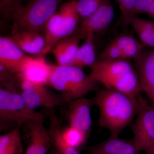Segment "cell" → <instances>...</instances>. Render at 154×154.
<instances>
[{
	"label": "cell",
	"mask_w": 154,
	"mask_h": 154,
	"mask_svg": "<svg viewBox=\"0 0 154 154\" xmlns=\"http://www.w3.org/2000/svg\"><path fill=\"white\" fill-rule=\"evenodd\" d=\"M94 98L99 108V124L110 131L111 136L118 137L131 123L139 110L137 97L104 88L96 92Z\"/></svg>",
	"instance_id": "cell-1"
},
{
	"label": "cell",
	"mask_w": 154,
	"mask_h": 154,
	"mask_svg": "<svg viewBox=\"0 0 154 154\" xmlns=\"http://www.w3.org/2000/svg\"><path fill=\"white\" fill-rule=\"evenodd\" d=\"M99 84L87 75L83 69L69 66H55L49 85L69 102L100 90Z\"/></svg>",
	"instance_id": "cell-2"
},
{
	"label": "cell",
	"mask_w": 154,
	"mask_h": 154,
	"mask_svg": "<svg viewBox=\"0 0 154 154\" xmlns=\"http://www.w3.org/2000/svg\"><path fill=\"white\" fill-rule=\"evenodd\" d=\"M80 16L77 2L72 0L61 6L45 26V46L40 56H45L62 39L71 36L76 30Z\"/></svg>",
	"instance_id": "cell-3"
},
{
	"label": "cell",
	"mask_w": 154,
	"mask_h": 154,
	"mask_svg": "<svg viewBox=\"0 0 154 154\" xmlns=\"http://www.w3.org/2000/svg\"><path fill=\"white\" fill-rule=\"evenodd\" d=\"M27 105L18 91L0 88V129L12 125L22 126L38 115Z\"/></svg>",
	"instance_id": "cell-4"
},
{
	"label": "cell",
	"mask_w": 154,
	"mask_h": 154,
	"mask_svg": "<svg viewBox=\"0 0 154 154\" xmlns=\"http://www.w3.org/2000/svg\"><path fill=\"white\" fill-rule=\"evenodd\" d=\"M15 82L18 92L33 110L41 107L55 109L57 107L66 106L69 102L60 93L50 91L45 86L25 79L19 74L15 75Z\"/></svg>",
	"instance_id": "cell-5"
},
{
	"label": "cell",
	"mask_w": 154,
	"mask_h": 154,
	"mask_svg": "<svg viewBox=\"0 0 154 154\" xmlns=\"http://www.w3.org/2000/svg\"><path fill=\"white\" fill-rule=\"evenodd\" d=\"M64 0H29L22 14L14 21L13 27L39 32Z\"/></svg>",
	"instance_id": "cell-6"
},
{
	"label": "cell",
	"mask_w": 154,
	"mask_h": 154,
	"mask_svg": "<svg viewBox=\"0 0 154 154\" xmlns=\"http://www.w3.org/2000/svg\"><path fill=\"white\" fill-rule=\"evenodd\" d=\"M139 110L132 127L133 140L140 151L154 152V107L139 96Z\"/></svg>",
	"instance_id": "cell-7"
},
{
	"label": "cell",
	"mask_w": 154,
	"mask_h": 154,
	"mask_svg": "<svg viewBox=\"0 0 154 154\" xmlns=\"http://www.w3.org/2000/svg\"><path fill=\"white\" fill-rule=\"evenodd\" d=\"M66 105L65 117L69 125L82 131L89 136L93 127L91 110L96 105L95 99L82 97L70 101Z\"/></svg>",
	"instance_id": "cell-8"
},
{
	"label": "cell",
	"mask_w": 154,
	"mask_h": 154,
	"mask_svg": "<svg viewBox=\"0 0 154 154\" xmlns=\"http://www.w3.org/2000/svg\"><path fill=\"white\" fill-rule=\"evenodd\" d=\"M45 115L38 112L33 119L24 125L27 127L29 141L25 154H47L50 147L48 129L44 124Z\"/></svg>",
	"instance_id": "cell-9"
},
{
	"label": "cell",
	"mask_w": 154,
	"mask_h": 154,
	"mask_svg": "<svg viewBox=\"0 0 154 154\" xmlns=\"http://www.w3.org/2000/svg\"><path fill=\"white\" fill-rule=\"evenodd\" d=\"M114 9L110 0H106L93 14L82 21L81 27L76 33L85 38L89 32L99 33L106 29L113 21Z\"/></svg>",
	"instance_id": "cell-10"
},
{
	"label": "cell",
	"mask_w": 154,
	"mask_h": 154,
	"mask_svg": "<svg viewBox=\"0 0 154 154\" xmlns=\"http://www.w3.org/2000/svg\"><path fill=\"white\" fill-rule=\"evenodd\" d=\"M32 57L25 54L9 36H1L0 64L14 74L20 73Z\"/></svg>",
	"instance_id": "cell-11"
},
{
	"label": "cell",
	"mask_w": 154,
	"mask_h": 154,
	"mask_svg": "<svg viewBox=\"0 0 154 154\" xmlns=\"http://www.w3.org/2000/svg\"><path fill=\"white\" fill-rule=\"evenodd\" d=\"M55 66L48 63L45 56L32 57L24 66L19 75L32 82L49 85L50 81Z\"/></svg>",
	"instance_id": "cell-12"
},
{
	"label": "cell",
	"mask_w": 154,
	"mask_h": 154,
	"mask_svg": "<svg viewBox=\"0 0 154 154\" xmlns=\"http://www.w3.org/2000/svg\"><path fill=\"white\" fill-rule=\"evenodd\" d=\"M10 38L24 52L33 55H40L45 46L44 37L39 32L12 28V35Z\"/></svg>",
	"instance_id": "cell-13"
},
{
	"label": "cell",
	"mask_w": 154,
	"mask_h": 154,
	"mask_svg": "<svg viewBox=\"0 0 154 154\" xmlns=\"http://www.w3.org/2000/svg\"><path fill=\"white\" fill-rule=\"evenodd\" d=\"M44 113L49 119L50 140L55 154H80L79 150L70 146L63 137L60 121L54 109H45Z\"/></svg>",
	"instance_id": "cell-14"
},
{
	"label": "cell",
	"mask_w": 154,
	"mask_h": 154,
	"mask_svg": "<svg viewBox=\"0 0 154 154\" xmlns=\"http://www.w3.org/2000/svg\"><path fill=\"white\" fill-rule=\"evenodd\" d=\"M81 36L75 33L62 39L56 45L51 51L59 66H69L79 49Z\"/></svg>",
	"instance_id": "cell-15"
},
{
	"label": "cell",
	"mask_w": 154,
	"mask_h": 154,
	"mask_svg": "<svg viewBox=\"0 0 154 154\" xmlns=\"http://www.w3.org/2000/svg\"><path fill=\"white\" fill-rule=\"evenodd\" d=\"M142 91L154 87V49L143 52L134 60Z\"/></svg>",
	"instance_id": "cell-16"
},
{
	"label": "cell",
	"mask_w": 154,
	"mask_h": 154,
	"mask_svg": "<svg viewBox=\"0 0 154 154\" xmlns=\"http://www.w3.org/2000/svg\"><path fill=\"white\" fill-rule=\"evenodd\" d=\"M94 34L92 32L88 33L85 42L79 47L76 54L69 66L82 69L85 67H91L96 62L97 58L94 44Z\"/></svg>",
	"instance_id": "cell-17"
},
{
	"label": "cell",
	"mask_w": 154,
	"mask_h": 154,
	"mask_svg": "<svg viewBox=\"0 0 154 154\" xmlns=\"http://www.w3.org/2000/svg\"><path fill=\"white\" fill-rule=\"evenodd\" d=\"M129 25L136 33L143 47H154V22L135 17Z\"/></svg>",
	"instance_id": "cell-18"
},
{
	"label": "cell",
	"mask_w": 154,
	"mask_h": 154,
	"mask_svg": "<svg viewBox=\"0 0 154 154\" xmlns=\"http://www.w3.org/2000/svg\"><path fill=\"white\" fill-rule=\"evenodd\" d=\"M21 126L17 125L11 131L0 137V154H22L23 147Z\"/></svg>",
	"instance_id": "cell-19"
},
{
	"label": "cell",
	"mask_w": 154,
	"mask_h": 154,
	"mask_svg": "<svg viewBox=\"0 0 154 154\" xmlns=\"http://www.w3.org/2000/svg\"><path fill=\"white\" fill-rule=\"evenodd\" d=\"M113 40L121 50L125 59L135 60L143 51L144 47L140 41L130 33L121 34Z\"/></svg>",
	"instance_id": "cell-20"
},
{
	"label": "cell",
	"mask_w": 154,
	"mask_h": 154,
	"mask_svg": "<svg viewBox=\"0 0 154 154\" xmlns=\"http://www.w3.org/2000/svg\"><path fill=\"white\" fill-rule=\"evenodd\" d=\"M127 141L119 137L110 136L100 143L88 147L86 149L91 154H119Z\"/></svg>",
	"instance_id": "cell-21"
},
{
	"label": "cell",
	"mask_w": 154,
	"mask_h": 154,
	"mask_svg": "<svg viewBox=\"0 0 154 154\" xmlns=\"http://www.w3.org/2000/svg\"><path fill=\"white\" fill-rule=\"evenodd\" d=\"M25 7L22 0H0L1 17L14 21L22 14Z\"/></svg>",
	"instance_id": "cell-22"
},
{
	"label": "cell",
	"mask_w": 154,
	"mask_h": 154,
	"mask_svg": "<svg viewBox=\"0 0 154 154\" xmlns=\"http://www.w3.org/2000/svg\"><path fill=\"white\" fill-rule=\"evenodd\" d=\"M62 134L67 143L78 150L85 145L89 137L82 131L69 125L62 129Z\"/></svg>",
	"instance_id": "cell-23"
},
{
	"label": "cell",
	"mask_w": 154,
	"mask_h": 154,
	"mask_svg": "<svg viewBox=\"0 0 154 154\" xmlns=\"http://www.w3.org/2000/svg\"><path fill=\"white\" fill-rule=\"evenodd\" d=\"M106 0H79L77 8L82 20L88 18L99 8Z\"/></svg>",
	"instance_id": "cell-24"
},
{
	"label": "cell",
	"mask_w": 154,
	"mask_h": 154,
	"mask_svg": "<svg viewBox=\"0 0 154 154\" xmlns=\"http://www.w3.org/2000/svg\"><path fill=\"white\" fill-rule=\"evenodd\" d=\"M121 13V19L124 25H129L130 21L134 17V11L137 0H115Z\"/></svg>",
	"instance_id": "cell-25"
},
{
	"label": "cell",
	"mask_w": 154,
	"mask_h": 154,
	"mask_svg": "<svg viewBox=\"0 0 154 154\" xmlns=\"http://www.w3.org/2000/svg\"><path fill=\"white\" fill-rule=\"evenodd\" d=\"M121 59H124L122 53L113 40L106 46L97 57V60L113 61Z\"/></svg>",
	"instance_id": "cell-26"
},
{
	"label": "cell",
	"mask_w": 154,
	"mask_h": 154,
	"mask_svg": "<svg viewBox=\"0 0 154 154\" xmlns=\"http://www.w3.org/2000/svg\"><path fill=\"white\" fill-rule=\"evenodd\" d=\"M146 14L154 19V0H137L134 14Z\"/></svg>",
	"instance_id": "cell-27"
},
{
	"label": "cell",
	"mask_w": 154,
	"mask_h": 154,
	"mask_svg": "<svg viewBox=\"0 0 154 154\" xmlns=\"http://www.w3.org/2000/svg\"><path fill=\"white\" fill-rule=\"evenodd\" d=\"M140 152L133 140H128L125 146L119 154H138Z\"/></svg>",
	"instance_id": "cell-28"
},
{
	"label": "cell",
	"mask_w": 154,
	"mask_h": 154,
	"mask_svg": "<svg viewBox=\"0 0 154 154\" xmlns=\"http://www.w3.org/2000/svg\"><path fill=\"white\" fill-rule=\"evenodd\" d=\"M151 102V105L154 107V87L143 91Z\"/></svg>",
	"instance_id": "cell-29"
},
{
	"label": "cell",
	"mask_w": 154,
	"mask_h": 154,
	"mask_svg": "<svg viewBox=\"0 0 154 154\" xmlns=\"http://www.w3.org/2000/svg\"><path fill=\"white\" fill-rule=\"evenodd\" d=\"M146 154H154V153L153 152H146Z\"/></svg>",
	"instance_id": "cell-30"
},
{
	"label": "cell",
	"mask_w": 154,
	"mask_h": 154,
	"mask_svg": "<svg viewBox=\"0 0 154 154\" xmlns=\"http://www.w3.org/2000/svg\"></svg>",
	"instance_id": "cell-31"
}]
</instances>
